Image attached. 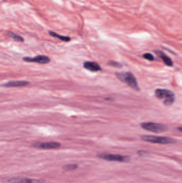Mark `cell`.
<instances>
[{
  "label": "cell",
  "mask_w": 182,
  "mask_h": 183,
  "mask_svg": "<svg viewBox=\"0 0 182 183\" xmlns=\"http://www.w3.org/2000/svg\"><path fill=\"white\" fill-rule=\"evenodd\" d=\"M116 74L120 80L126 83L131 88L137 91H140V87L136 79L132 73L130 72H116Z\"/></svg>",
  "instance_id": "6da1fadb"
},
{
  "label": "cell",
  "mask_w": 182,
  "mask_h": 183,
  "mask_svg": "<svg viewBox=\"0 0 182 183\" xmlns=\"http://www.w3.org/2000/svg\"><path fill=\"white\" fill-rule=\"evenodd\" d=\"M155 95L158 99H165L164 103L165 106H171L175 101V94L172 92L166 89L158 88L155 91Z\"/></svg>",
  "instance_id": "7a4b0ae2"
},
{
  "label": "cell",
  "mask_w": 182,
  "mask_h": 183,
  "mask_svg": "<svg viewBox=\"0 0 182 183\" xmlns=\"http://www.w3.org/2000/svg\"><path fill=\"white\" fill-rule=\"evenodd\" d=\"M141 139L143 141H146V142L153 143V144H172L176 142V140L174 138L168 137L144 135L141 136Z\"/></svg>",
  "instance_id": "3957f363"
},
{
  "label": "cell",
  "mask_w": 182,
  "mask_h": 183,
  "mask_svg": "<svg viewBox=\"0 0 182 183\" xmlns=\"http://www.w3.org/2000/svg\"><path fill=\"white\" fill-rule=\"evenodd\" d=\"M97 158L109 161H116L119 162H128L130 160L128 156L120 155V154H113L110 153H99L97 155Z\"/></svg>",
  "instance_id": "277c9868"
},
{
  "label": "cell",
  "mask_w": 182,
  "mask_h": 183,
  "mask_svg": "<svg viewBox=\"0 0 182 183\" xmlns=\"http://www.w3.org/2000/svg\"><path fill=\"white\" fill-rule=\"evenodd\" d=\"M141 127L144 130L154 133H161L167 130V127L165 125L152 122L143 123L141 124Z\"/></svg>",
  "instance_id": "5b68a950"
},
{
  "label": "cell",
  "mask_w": 182,
  "mask_h": 183,
  "mask_svg": "<svg viewBox=\"0 0 182 183\" xmlns=\"http://www.w3.org/2000/svg\"><path fill=\"white\" fill-rule=\"evenodd\" d=\"M32 146L35 148L43 149H54L60 148L61 144L60 142L55 141L50 142H37L33 143Z\"/></svg>",
  "instance_id": "8992f818"
},
{
  "label": "cell",
  "mask_w": 182,
  "mask_h": 183,
  "mask_svg": "<svg viewBox=\"0 0 182 183\" xmlns=\"http://www.w3.org/2000/svg\"><path fill=\"white\" fill-rule=\"evenodd\" d=\"M8 181L10 183H43L44 182V180L42 179H33L24 177H12Z\"/></svg>",
  "instance_id": "52a82bcc"
},
{
  "label": "cell",
  "mask_w": 182,
  "mask_h": 183,
  "mask_svg": "<svg viewBox=\"0 0 182 183\" xmlns=\"http://www.w3.org/2000/svg\"><path fill=\"white\" fill-rule=\"evenodd\" d=\"M23 60L26 62H31V63H37L45 64L49 63L50 62V58L49 57L46 55H38L34 57H24Z\"/></svg>",
  "instance_id": "ba28073f"
},
{
  "label": "cell",
  "mask_w": 182,
  "mask_h": 183,
  "mask_svg": "<svg viewBox=\"0 0 182 183\" xmlns=\"http://www.w3.org/2000/svg\"><path fill=\"white\" fill-rule=\"evenodd\" d=\"M83 67L91 72H98L102 71V67L97 63L95 62L87 61L83 63Z\"/></svg>",
  "instance_id": "9c48e42d"
},
{
  "label": "cell",
  "mask_w": 182,
  "mask_h": 183,
  "mask_svg": "<svg viewBox=\"0 0 182 183\" xmlns=\"http://www.w3.org/2000/svg\"><path fill=\"white\" fill-rule=\"evenodd\" d=\"M29 84V82L25 80H15L10 81L1 85L2 86L5 87H24Z\"/></svg>",
  "instance_id": "30bf717a"
},
{
  "label": "cell",
  "mask_w": 182,
  "mask_h": 183,
  "mask_svg": "<svg viewBox=\"0 0 182 183\" xmlns=\"http://www.w3.org/2000/svg\"><path fill=\"white\" fill-rule=\"evenodd\" d=\"M155 53L161 58L166 65H167L168 67H172L173 65V63L171 58L166 54L160 50H156Z\"/></svg>",
  "instance_id": "8fae6325"
},
{
  "label": "cell",
  "mask_w": 182,
  "mask_h": 183,
  "mask_svg": "<svg viewBox=\"0 0 182 183\" xmlns=\"http://www.w3.org/2000/svg\"><path fill=\"white\" fill-rule=\"evenodd\" d=\"M49 34L52 36L53 37L57 38L58 39H60L62 41H65V42H69L70 41V38L69 36H64V35H61L56 33L55 32H53V31H49Z\"/></svg>",
  "instance_id": "7c38bea8"
},
{
  "label": "cell",
  "mask_w": 182,
  "mask_h": 183,
  "mask_svg": "<svg viewBox=\"0 0 182 183\" xmlns=\"http://www.w3.org/2000/svg\"><path fill=\"white\" fill-rule=\"evenodd\" d=\"M8 35L11 38L14 39V41H16L18 42H23L24 41V39L22 36L18 35L16 33H14V32H8Z\"/></svg>",
  "instance_id": "4fadbf2b"
},
{
  "label": "cell",
  "mask_w": 182,
  "mask_h": 183,
  "mask_svg": "<svg viewBox=\"0 0 182 183\" xmlns=\"http://www.w3.org/2000/svg\"><path fill=\"white\" fill-rule=\"evenodd\" d=\"M77 168H78V165L77 164L70 163V164H67L63 166V169L65 171H72L77 169Z\"/></svg>",
  "instance_id": "5bb4252c"
},
{
  "label": "cell",
  "mask_w": 182,
  "mask_h": 183,
  "mask_svg": "<svg viewBox=\"0 0 182 183\" xmlns=\"http://www.w3.org/2000/svg\"><path fill=\"white\" fill-rule=\"evenodd\" d=\"M107 64L111 67H116V68H121V67H122L121 64L120 63L118 62H116V61H109Z\"/></svg>",
  "instance_id": "9a60e30c"
},
{
  "label": "cell",
  "mask_w": 182,
  "mask_h": 183,
  "mask_svg": "<svg viewBox=\"0 0 182 183\" xmlns=\"http://www.w3.org/2000/svg\"><path fill=\"white\" fill-rule=\"evenodd\" d=\"M143 57L146 59V60L150 61H153L154 60V57L153 55L152 54H151L150 53H145L143 55Z\"/></svg>",
  "instance_id": "2e32d148"
},
{
  "label": "cell",
  "mask_w": 182,
  "mask_h": 183,
  "mask_svg": "<svg viewBox=\"0 0 182 183\" xmlns=\"http://www.w3.org/2000/svg\"><path fill=\"white\" fill-rule=\"evenodd\" d=\"M178 130L180 132H182V127H178Z\"/></svg>",
  "instance_id": "e0dca14e"
}]
</instances>
